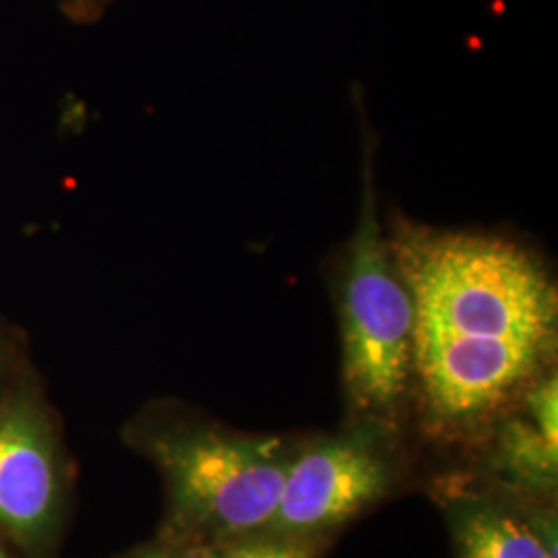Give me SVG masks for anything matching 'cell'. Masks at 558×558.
Here are the masks:
<instances>
[{"label": "cell", "mask_w": 558, "mask_h": 558, "mask_svg": "<svg viewBox=\"0 0 558 558\" xmlns=\"http://www.w3.org/2000/svg\"><path fill=\"white\" fill-rule=\"evenodd\" d=\"M0 558H7L4 557V553H2V550H0Z\"/></svg>", "instance_id": "obj_11"}, {"label": "cell", "mask_w": 558, "mask_h": 558, "mask_svg": "<svg viewBox=\"0 0 558 558\" xmlns=\"http://www.w3.org/2000/svg\"><path fill=\"white\" fill-rule=\"evenodd\" d=\"M114 0H60V11L66 20L75 23H94L100 20Z\"/></svg>", "instance_id": "obj_10"}, {"label": "cell", "mask_w": 558, "mask_h": 558, "mask_svg": "<svg viewBox=\"0 0 558 558\" xmlns=\"http://www.w3.org/2000/svg\"><path fill=\"white\" fill-rule=\"evenodd\" d=\"M59 500L50 428L36 405L15 401L0 412V527L36 539L57 515Z\"/></svg>", "instance_id": "obj_7"}, {"label": "cell", "mask_w": 558, "mask_h": 558, "mask_svg": "<svg viewBox=\"0 0 558 558\" xmlns=\"http://www.w3.org/2000/svg\"><path fill=\"white\" fill-rule=\"evenodd\" d=\"M433 499L456 558H557V502L523 499L478 476L439 480Z\"/></svg>", "instance_id": "obj_5"}, {"label": "cell", "mask_w": 558, "mask_h": 558, "mask_svg": "<svg viewBox=\"0 0 558 558\" xmlns=\"http://www.w3.org/2000/svg\"><path fill=\"white\" fill-rule=\"evenodd\" d=\"M124 558H218L216 546L191 539L163 538L137 548Z\"/></svg>", "instance_id": "obj_9"}, {"label": "cell", "mask_w": 558, "mask_h": 558, "mask_svg": "<svg viewBox=\"0 0 558 558\" xmlns=\"http://www.w3.org/2000/svg\"><path fill=\"white\" fill-rule=\"evenodd\" d=\"M403 480L398 424L352 420L341 433L302 440L267 530L336 539L350 523L391 499Z\"/></svg>", "instance_id": "obj_4"}, {"label": "cell", "mask_w": 558, "mask_h": 558, "mask_svg": "<svg viewBox=\"0 0 558 558\" xmlns=\"http://www.w3.org/2000/svg\"><path fill=\"white\" fill-rule=\"evenodd\" d=\"M478 478L523 499L557 502L558 380L550 371L488 428Z\"/></svg>", "instance_id": "obj_6"}, {"label": "cell", "mask_w": 558, "mask_h": 558, "mask_svg": "<svg viewBox=\"0 0 558 558\" xmlns=\"http://www.w3.org/2000/svg\"><path fill=\"white\" fill-rule=\"evenodd\" d=\"M387 244L414 311L412 391L435 439L484 437L557 354L558 292L518 240L391 218Z\"/></svg>", "instance_id": "obj_1"}, {"label": "cell", "mask_w": 558, "mask_h": 558, "mask_svg": "<svg viewBox=\"0 0 558 558\" xmlns=\"http://www.w3.org/2000/svg\"><path fill=\"white\" fill-rule=\"evenodd\" d=\"M362 201L339 292L343 387L354 418L398 424L412 393L414 311L380 230L373 145L364 131Z\"/></svg>", "instance_id": "obj_3"}, {"label": "cell", "mask_w": 558, "mask_h": 558, "mask_svg": "<svg viewBox=\"0 0 558 558\" xmlns=\"http://www.w3.org/2000/svg\"><path fill=\"white\" fill-rule=\"evenodd\" d=\"M336 539L259 530L216 546L218 558H323Z\"/></svg>", "instance_id": "obj_8"}, {"label": "cell", "mask_w": 558, "mask_h": 558, "mask_svg": "<svg viewBox=\"0 0 558 558\" xmlns=\"http://www.w3.org/2000/svg\"><path fill=\"white\" fill-rule=\"evenodd\" d=\"M302 440L251 435L218 424L154 430L145 449L168 484L163 538L218 546L265 530L299 458Z\"/></svg>", "instance_id": "obj_2"}]
</instances>
